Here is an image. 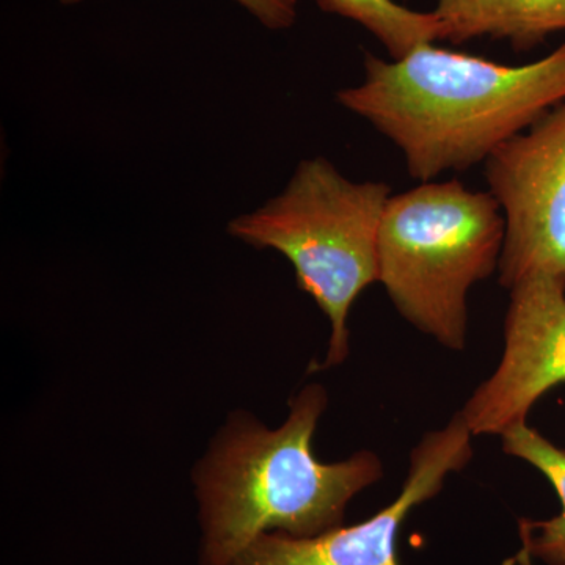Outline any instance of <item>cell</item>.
<instances>
[{
  "mask_svg": "<svg viewBox=\"0 0 565 565\" xmlns=\"http://www.w3.org/2000/svg\"><path fill=\"white\" fill-rule=\"evenodd\" d=\"M364 73L337 102L392 140L408 174L427 182L486 162L565 102V41L520 66L429 43L399 61L367 54Z\"/></svg>",
  "mask_w": 565,
  "mask_h": 565,
  "instance_id": "obj_1",
  "label": "cell"
},
{
  "mask_svg": "<svg viewBox=\"0 0 565 565\" xmlns=\"http://www.w3.org/2000/svg\"><path fill=\"white\" fill-rule=\"evenodd\" d=\"M289 405L291 414L275 430L232 416L196 468L200 565H233L264 533L313 537L343 526L349 501L384 475L370 451L337 463L316 459L313 435L327 405L321 385L305 386Z\"/></svg>",
  "mask_w": 565,
  "mask_h": 565,
  "instance_id": "obj_2",
  "label": "cell"
},
{
  "mask_svg": "<svg viewBox=\"0 0 565 565\" xmlns=\"http://www.w3.org/2000/svg\"><path fill=\"white\" fill-rule=\"evenodd\" d=\"M505 218L490 192L427 181L390 196L379 236L381 282L412 326L452 351L467 340V296L500 267Z\"/></svg>",
  "mask_w": 565,
  "mask_h": 565,
  "instance_id": "obj_4",
  "label": "cell"
},
{
  "mask_svg": "<svg viewBox=\"0 0 565 565\" xmlns=\"http://www.w3.org/2000/svg\"><path fill=\"white\" fill-rule=\"evenodd\" d=\"M327 13L359 22L399 61L423 44L440 40V22L433 13L408 10L394 0H315Z\"/></svg>",
  "mask_w": 565,
  "mask_h": 565,
  "instance_id": "obj_10",
  "label": "cell"
},
{
  "mask_svg": "<svg viewBox=\"0 0 565 565\" xmlns=\"http://www.w3.org/2000/svg\"><path fill=\"white\" fill-rule=\"evenodd\" d=\"M516 563H519V561H516V557H512V559L505 561L504 565H515Z\"/></svg>",
  "mask_w": 565,
  "mask_h": 565,
  "instance_id": "obj_12",
  "label": "cell"
},
{
  "mask_svg": "<svg viewBox=\"0 0 565 565\" xmlns=\"http://www.w3.org/2000/svg\"><path fill=\"white\" fill-rule=\"evenodd\" d=\"M471 437L463 416L457 414L444 429L419 441L411 455L403 492L366 522L333 527L313 537L264 533L233 565H401L397 535L405 516L440 492L446 476L470 462Z\"/></svg>",
  "mask_w": 565,
  "mask_h": 565,
  "instance_id": "obj_6",
  "label": "cell"
},
{
  "mask_svg": "<svg viewBox=\"0 0 565 565\" xmlns=\"http://www.w3.org/2000/svg\"><path fill=\"white\" fill-rule=\"evenodd\" d=\"M486 180L505 218L500 282L565 280V102L487 159Z\"/></svg>",
  "mask_w": 565,
  "mask_h": 565,
  "instance_id": "obj_5",
  "label": "cell"
},
{
  "mask_svg": "<svg viewBox=\"0 0 565 565\" xmlns=\"http://www.w3.org/2000/svg\"><path fill=\"white\" fill-rule=\"evenodd\" d=\"M390 196L385 182L351 181L326 158L305 159L280 195L230 222L236 239L285 255L297 286L329 318L332 338L321 367L348 359L352 305L381 280L379 236Z\"/></svg>",
  "mask_w": 565,
  "mask_h": 565,
  "instance_id": "obj_3",
  "label": "cell"
},
{
  "mask_svg": "<svg viewBox=\"0 0 565 565\" xmlns=\"http://www.w3.org/2000/svg\"><path fill=\"white\" fill-rule=\"evenodd\" d=\"M501 437L505 455L519 457L537 468L548 479L563 505L561 514L553 519L519 520L522 552L516 555V561L526 565L531 559L546 565H565V451L526 423L512 427Z\"/></svg>",
  "mask_w": 565,
  "mask_h": 565,
  "instance_id": "obj_9",
  "label": "cell"
},
{
  "mask_svg": "<svg viewBox=\"0 0 565 565\" xmlns=\"http://www.w3.org/2000/svg\"><path fill=\"white\" fill-rule=\"evenodd\" d=\"M504 352L460 415L473 435H503L565 384V280L535 277L509 291Z\"/></svg>",
  "mask_w": 565,
  "mask_h": 565,
  "instance_id": "obj_7",
  "label": "cell"
},
{
  "mask_svg": "<svg viewBox=\"0 0 565 565\" xmlns=\"http://www.w3.org/2000/svg\"><path fill=\"white\" fill-rule=\"evenodd\" d=\"M440 40L460 44L489 36L531 51L565 31V0H438Z\"/></svg>",
  "mask_w": 565,
  "mask_h": 565,
  "instance_id": "obj_8",
  "label": "cell"
},
{
  "mask_svg": "<svg viewBox=\"0 0 565 565\" xmlns=\"http://www.w3.org/2000/svg\"><path fill=\"white\" fill-rule=\"evenodd\" d=\"M65 6L82 2V0H61ZM237 3L250 11L266 28L280 29L291 28L297 18V3L299 0H236Z\"/></svg>",
  "mask_w": 565,
  "mask_h": 565,
  "instance_id": "obj_11",
  "label": "cell"
}]
</instances>
